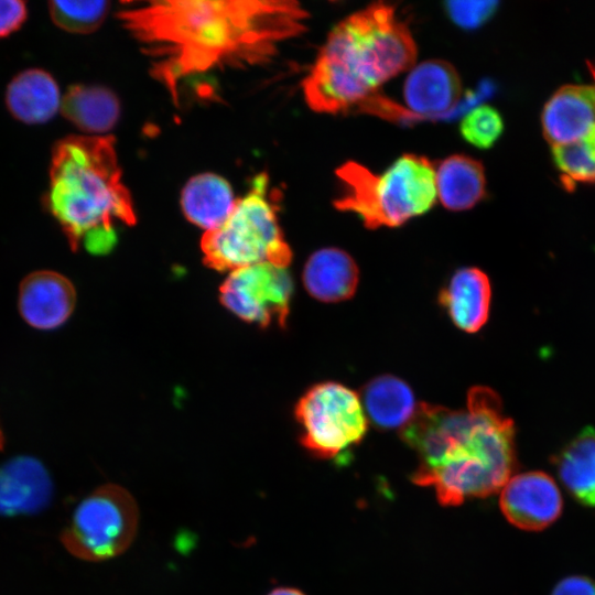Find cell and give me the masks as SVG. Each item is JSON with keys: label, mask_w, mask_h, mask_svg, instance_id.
Segmentation results:
<instances>
[{"label": "cell", "mask_w": 595, "mask_h": 595, "mask_svg": "<svg viewBox=\"0 0 595 595\" xmlns=\"http://www.w3.org/2000/svg\"><path fill=\"white\" fill-rule=\"evenodd\" d=\"M117 18L177 104L183 78L268 63L309 14L290 0H153L122 2Z\"/></svg>", "instance_id": "obj_1"}, {"label": "cell", "mask_w": 595, "mask_h": 595, "mask_svg": "<svg viewBox=\"0 0 595 595\" xmlns=\"http://www.w3.org/2000/svg\"><path fill=\"white\" fill-rule=\"evenodd\" d=\"M401 437L418 456L412 482L445 507L497 493L516 466L513 423L489 388H472L459 410L421 403Z\"/></svg>", "instance_id": "obj_2"}, {"label": "cell", "mask_w": 595, "mask_h": 595, "mask_svg": "<svg viewBox=\"0 0 595 595\" xmlns=\"http://www.w3.org/2000/svg\"><path fill=\"white\" fill-rule=\"evenodd\" d=\"M418 48L396 9L372 3L338 22L302 82L315 112L357 110L379 87L416 62Z\"/></svg>", "instance_id": "obj_3"}, {"label": "cell", "mask_w": 595, "mask_h": 595, "mask_svg": "<svg viewBox=\"0 0 595 595\" xmlns=\"http://www.w3.org/2000/svg\"><path fill=\"white\" fill-rule=\"evenodd\" d=\"M45 204L74 248L109 252L117 242L115 225L136 223L113 137L69 136L57 141Z\"/></svg>", "instance_id": "obj_4"}, {"label": "cell", "mask_w": 595, "mask_h": 595, "mask_svg": "<svg viewBox=\"0 0 595 595\" xmlns=\"http://www.w3.org/2000/svg\"><path fill=\"white\" fill-rule=\"evenodd\" d=\"M335 174L340 193L334 207L358 215L368 229L401 226L429 212L437 198L435 166L419 154L401 155L381 174L355 161Z\"/></svg>", "instance_id": "obj_5"}, {"label": "cell", "mask_w": 595, "mask_h": 595, "mask_svg": "<svg viewBox=\"0 0 595 595\" xmlns=\"http://www.w3.org/2000/svg\"><path fill=\"white\" fill-rule=\"evenodd\" d=\"M268 193L269 177L261 173L252 180L248 193L236 201L227 219L205 231L202 250L209 266L231 272L259 263H290L292 252Z\"/></svg>", "instance_id": "obj_6"}, {"label": "cell", "mask_w": 595, "mask_h": 595, "mask_svg": "<svg viewBox=\"0 0 595 595\" xmlns=\"http://www.w3.org/2000/svg\"><path fill=\"white\" fill-rule=\"evenodd\" d=\"M138 526L139 509L132 495L120 485L106 484L76 506L61 540L78 559L106 561L131 545Z\"/></svg>", "instance_id": "obj_7"}, {"label": "cell", "mask_w": 595, "mask_h": 595, "mask_svg": "<svg viewBox=\"0 0 595 595\" xmlns=\"http://www.w3.org/2000/svg\"><path fill=\"white\" fill-rule=\"evenodd\" d=\"M295 418L303 446L324 459L346 456L363 441L368 428L360 397L334 381L309 389L296 404Z\"/></svg>", "instance_id": "obj_8"}, {"label": "cell", "mask_w": 595, "mask_h": 595, "mask_svg": "<svg viewBox=\"0 0 595 595\" xmlns=\"http://www.w3.org/2000/svg\"><path fill=\"white\" fill-rule=\"evenodd\" d=\"M292 291L286 267L267 262L231 271L220 289V298L230 312L247 322L283 325Z\"/></svg>", "instance_id": "obj_9"}, {"label": "cell", "mask_w": 595, "mask_h": 595, "mask_svg": "<svg viewBox=\"0 0 595 595\" xmlns=\"http://www.w3.org/2000/svg\"><path fill=\"white\" fill-rule=\"evenodd\" d=\"M500 509L523 530H542L558 519L562 496L554 480L542 472L515 475L501 488Z\"/></svg>", "instance_id": "obj_10"}, {"label": "cell", "mask_w": 595, "mask_h": 595, "mask_svg": "<svg viewBox=\"0 0 595 595\" xmlns=\"http://www.w3.org/2000/svg\"><path fill=\"white\" fill-rule=\"evenodd\" d=\"M591 72L593 83L564 85L545 102L541 126L552 147L574 142L595 126V63Z\"/></svg>", "instance_id": "obj_11"}, {"label": "cell", "mask_w": 595, "mask_h": 595, "mask_svg": "<svg viewBox=\"0 0 595 595\" xmlns=\"http://www.w3.org/2000/svg\"><path fill=\"white\" fill-rule=\"evenodd\" d=\"M463 86L455 67L443 60L415 64L403 85L407 108L419 118L442 115L462 98Z\"/></svg>", "instance_id": "obj_12"}, {"label": "cell", "mask_w": 595, "mask_h": 595, "mask_svg": "<svg viewBox=\"0 0 595 595\" xmlns=\"http://www.w3.org/2000/svg\"><path fill=\"white\" fill-rule=\"evenodd\" d=\"M22 318L37 329H53L66 322L75 304V291L63 275L52 271L29 274L19 291Z\"/></svg>", "instance_id": "obj_13"}, {"label": "cell", "mask_w": 595, "mask_h": 595, "mask_svg": "<svg viewBox=\"0 0 595 595\" xmlns=\"http://www.w3.org/2000/svg\"><path fill=\"white\" fill-rule=\"evenodd\" d=\"M51 496V477L37 459L15 457L0 466V515L36 512L47 505Z\"/></svg>", "instance_id": "obj_14"}, {"label": "cell", "mask_w": 595, "mask_h": 595, "mask_svg": "<svg viewBox=\"0 0 595 595\" xmlns=\"http://www.w3.org/2000/svg\"><path fill=\"white\" fill-rule=\"evenodd\" d=\"M491 288L485 272L468 267L457 270L440 293V303L464 332L479 331L488 320Z\"/></svg>", "instance_id": "obj_15"}, {"label": "cell", "mask_w": 595, "mask_h": 595, "mask_svg": "<svg viewBox=\"0 0 595 595\" xmlns=\"http://www.w3.org/2000/svg\"><path fill=\"white\" fill-rule=\"evenodd\" d=\"M58 86L53 76L41 68H29L15 75L6 90L10 113L28 125L44 123L61 108Z\"/></svg>", "instance_id": "obj_16"}, {"label": "cell", "mask_w": 595, "mask_h": 595, "mask_svg": "<svg viewBox=\"0 0 595 595\" xmlns=\"http://www.w3.org/2000/svg\"><path fill=\"white\" fill-rule=\"evenodd\" d=\"M358 268L338 248H323L307 259L303 270L306 291L322 302H339L353 296L358 284Z\"/></svg>", "instance_id": "obj_17"}, {"label": "cell", "mask_w": 595, "mask_h": 595, "mask_svg": "<svg viewBox=\"0 0 595 595\" xmlns=\"http://www.w3.org/2000/svg\"><path fill=\"white\" fill-rule=\"evenodd\" d=\"M435 184L440 203L453 212L470 209L486 196L484 166L465 154H453L439 162Z\"/></svg>", "instance_id": "obj_18"}, {"label": "cell", "mask_w": 595, "mask_h": 595, "mask_svg": "<svg viewBox=\"0 0 595 595\" xmlns=\"http://www.w3.org/2000/svg\"><path fill=\"white\" fill-rule=\"evenodd\" d=\"M235 204L229 183L213 173L195 175L182 191L181 206L184 215L206 231L220 226Z\"/></svg>", "instance_id": "obj_19"}, {"label": "cell", "mask_w": 595, "mask_h": 595, "mask_svg": "<svg viewBox=\"0 0 595 595\" xmlns=\"http://www.w3.org/2000/svg\"><path fill=\"white\" fill-rule=\"evenodd\" d=\"M63 116L82 131L105 133L113 128L120 106L109 89L95 85H75L62 99Z\"/></svg>", "instance_id": "obj_20"}, {"label": "cell", "mask_w": 595, "mask_h": 595, "mask_svg": "<svg viewBox=\"0 0 595 595\" xmlns=\"http://www.w3.org/2000/svg\"><path fill=\"white\" fill-rule=\"evenodd\" d=\"M553 461L571 495L581 504L595 507V430L583 429Z\"/></svg>", "instance_id": "obj_21"}, {"label": "cell", "mask_w": 595, "mask_h": 595, "mask_svg": "<svg viewBox=\"0 0 595 595\" xmlns=\"http://www.w3.org/2000/svg\"><path fill=\"white\" fill-rule=\"evenodd\" d=\"M365 409L380 429L405 426L416 405L411 388L394 376H380L369 381L363 391Z\"/></svg>", "instance_id": "obj_22"}, {"label": "cell", "mask_w": 595, "mask_h": 595, "mask_svg": "<svg viewBox=\"0 0 595 595\" xmlns=\"http://www.w3.org/2000/svg\"><path fill=\"white\" fill-rule=\"evenodd\" d=\"M551 152L564 185L595 184V126L574 142L553 145Z\"/></svg>", "instance_id": "obj_23"}, {"label": "cell", "mask_w": 595, "mask_h": 595, "mask_svg": "<svg viewBox=\"0 0 595 595\" xmlns=\"http://www.w3.org/2000/svg\"><path fill=\"white\" fill-rule=\"evenodd\" d=\"M108 1H50L48 11L53 22L61 29L78 34L96 31L104 22Z\"/></svg>", "instance_id": "obj_24"}, {"label": "cell", "mask_w": 595, "mask_h": 595, "mask_svg": "<svg viewBox=\"0 0 595 595\" xmlns=\"http://www.w3.org/2000/svg\"><path fill=\"white\" fill-rule=\"evenodd\" d=\"M459 132L464 140L478 149L491 148L504 132V120L499 111L482 105L472 109L461 121Z\"/></svg>", "instance_id": "obj_25"}, {"label": "cell", "mask_w": 595, "mask_h": 595, "mask_svg": "<svg viewBox=\"0 0 595 595\" xmlns=\"http://www.w3.org/2000/svg\"><path fill=\"white\" fill-rule=\"evenodd\" d=\"M497 6L496 1H452L446 3V9L457 25L474 29L489 19Z\"/></svg>", "instance_id": "obj_26"}, {"label": "cell", "mask_w": 595, "mask_h": 595, "mask_svg": "<svg viewBox=\"0 0 595 595\" xmlns=\"http://www.w3.org/2000/svg\"><path fill=\"white\" fill-rule=\"evenodd\" d=\"M28 17L24 1L0 0V37H6L19 30Z\"/></svg>", "instance_id": "obj_27"}, {"label": "cell", "mask_w": 595, "mask_h": 595, "mask_svg": "<svg viewBox=\"0 0 595 595\" xmlns=\"http://www.w3.org/2000/svg\"><path fill=\"white\" fill-rule=\"evenodd\" d=\"M552 595H595V582L584 576H571L562 580Z\"/></svg>", "instance_id": "obj_28"}, {"label": "cell", "mask_w": 595, "mask_h": 595, "mask_svg": "<svg viewBox=\"0 0 595 595\" xmlns=\"http://www.w3.org/2000/svg\"><path fill=\"white\" fill-rule=\"evenodd\" d=\"M267 595H305V594L298 588L282 586V587H277L272 589Z\"/></svg>", "instance_id": "obj_29"}, {"label": "cell", "mask_w": 595, "mask_h": 595, "mask_svg": "<svg viewBox=\"0 0 595 595\" xmlns=\"http://www.w3.org/2000/svg\"><path fill=\"white\" fill-rule=\"evenodd\" d=\"M2 443H3V436H2V432L0 430V448L2 447Z\"/></svg>", "instance_id": "obj_30"}]
</instances>
